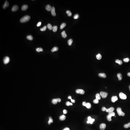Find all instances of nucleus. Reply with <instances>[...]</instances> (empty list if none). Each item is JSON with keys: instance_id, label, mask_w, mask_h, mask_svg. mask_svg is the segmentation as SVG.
Returning <instances> with one entry per match:
<instances>
[{"instance_id": "obj_1", "label": "nucleus", "mask_w": 130, "mask_h": 130, "mask_svg": "<svg viewBox=\"0 0 130 130\" xmlns=\"http://www.w3.org/2000/svg\"><path fill=\"white\" fill-rule=\"evenodd\" d=\"M45 28V25L42 23L37 24L32 27L30 30V32L33 34H36L42 31Z\"/></svg>"}, {"instance_id": "obj_2", "label": "nucleus", "mask_w": 130, "mask_h": 130, "mask_svg": "<svg viewBox=\"0 0 130 130\" xmlns=\"http://www.w3.org/2000/svg\"><path fill=\"white\" fill-rule=\"evenodd\" d=\"M14 87L13 85H7L5 88V94L7 96H11L13 94L14 92Z\"/></svg>"}, {"instance_id": "obj_3", "label": "nucleus", "mask_w": 130, "mask_h": 130, "mask_svg": "<svg viewBox=\"0 0 130 130\" xmlns=\"http://www.w3.org/2000/svg\"><path fill=\"white\" fill-rule=\"evenodd\" d=\"M82 14H83V13L81 10H78V11L77 14L76 16L77 20L78 22L81 24H83L84 23V20L83 19Z\"/></svg>"}, {"instance_id": "obj_4", "label": "nucleus", "mask_w": 130, "mask_h": 130, "mask_svg": "<svg viewBox=\"0 0 130 130\" xmlns=\"http://www.w3.org/2000/svg\"><path fill=\"white\" fill-rule=\"evenodd\" d=\"M27 13V10L25 8L20 9L18 13V16L19 18H21L26 15Z\"/></svg>"}, {"instance_id": "obj_5", "label": "nucleus", "mask_w": 130, "mask_h": 130, "mask_svg": "<svg viewBox=\"0 0 130 130\" xmlns=\"http://www.w3.org/2000/svg\"><path fill=\"white\" fill-rule=\"evenodd\" d=\"M68 13L70 15L73 17H75L77 16L78 11L74 7H71L69 9Z\"/></svg>"}, {"instance_id": "obj_6", "label": "nucleus", "mask_w": 130, "mask_h": 130, "mask_svg": "<svg viewBox=\"0 0 130 130\" xmlns=\"http://www.w3.org/2000/svg\"><path fill=\"white\" fill-rule=\"evenodd\" d=\"M42 12V9L40 7H36L33 9L32 11V14L34 16L39 15Z\"/></svg>"}, {"instance_id": "obj_7", "label": "nucleus", "mask_w": 130, "mask_h": 130, "mask_svg": "<svg viewBox=\"0 0 130 130\" xmlns=\"http://www.w3.org/2000/svg\"><path fill=\"white\" fill-rule=\"evenodd\" d=\"M13 9V5L11 2L9 1L4 8V11L6 13H8L9 11L12 10Z\"/></svg>"}, {"instance_id": "obj_8", "label": "nucleus", "mask_w": 130, "mask_h": 130, "mask_svg": "<svg viewBox=\"0 0 130 130\" xmlns=\"http://www.w3.org/2000/svg\"><path fill=\"white\" fill-rule=\"evenodd\" d=\"M93 55L96 57H99L100 55V52L97 46H95L93 48L92 50Z\"/></svg>"}, {"instance_id": "obj_9", "label": "nucleus", "mask_w": 130, "mask_h": 130, "mask_svg": "<svg viewBox=\"0 0 130 130\" xmlns=\"http://www.w3.org/2000/svg\"><path fill=\"white\" fill-rule=\"evenodd\" d=\"M86 39L84 38H82L80 39L79 40V47L81 48H84L85 47L86 45Z\"/></svg>"}, {"instance_id": "obj_10", "label": "nucleus", "mask_w": 130, "mask_h": 130, "mask_svg": "<svg viewBox=\"0 0 130 130\" xmlns=\"http://www.w3.org/2000/svg\"><path fill=\"white\" fill-rule=\"evenodd\" d=\"M71 40L72 43L74 45H77L79 43V40L77 37L75 36H72L71 37Z\"/></svg>"}, {"instance_id": "obj_11", "label": "nucleus", "mask_w": 130, "mask_h": 130, "mask_svg": "<svg viewBox=\"0 0 130 130\" xmlns=\"http://www.w3.org/2000/svg\"><path fill=\"white\" fill-rule=\"evenodd\" d=\"M88 75V72L86 71L82 70L78 73L77 77L78 78H80L83 77H85Z\"/></svg>"}, {"instance_id": "obj_12", "label": "nucleus", "mask_w": 130, "mask_h": 130, "mask_svg": "<svg viewBox=\"0 0 130 130\" xmlns=\"http://www.w3.org/2000/svg\"><path fill=\"white\" fill-rule=\"evenodd\" d=\"M40 58L43 60H48L49 58V54L47 53H42L40 55Z\"/></svg>"}, {"instance_id": "obj_13", "label": "nucleus", "mask_w": 130, "mask_h": 130, "mask_svg": "<svg viewBox=\"0 0 130 130\" xmlns=\"http://www.w3.org/2000/svg\"><path fill=\"white\" fill-rule=\"evenodd\" d=\"M99 38V36L98 34H95L91 37L90 40V42L91 44H93L95 43Z\"/></svg>"}, {"instance_id": "obj_14", "label": "nucleus", "mask_w": 130, "mask_h": 130, "mask_svg": "<svg viewBox=\"0 0 130 130\" xmlns=\"http://www.w3.org/2000/svg\"><path fill=\"white\" fill-rule=\"evenodd\" d=\"M100 20L101 21L102 23L103 24L106 25L108 23V21L107 18L104 16H100L99 17Z\"/></svg>"}, {"instance_id": "obj_15", "label": "nucleus", "mask_w": 130, "mask_h": 130, "mask_svg": "<svg viewBox=\"0 0 130 130\" xmlns=\"http://www.w3.org/2000/svg\"><path fill=\"white\" fill-rule=\"evenodd\" d=\"M109 63V60L107 58H105L103 60L102 62V67L104 68H106L108 66V64Z\"/></svg>"}, {"instance_id": "obj_16", "label": "nucleus", "mask_w": 130, "mask_h": 130, "mask_svg": "<svg viewBox=\"0 0 130 130\" xmlns=\"http://www.w3.org/2000/svg\"><path fill=\"white\" fill-rule=\"evenodd\" d=\"M54 76L55 77L59 78L61 77H64L65 75L64 73L62 72H57L54 73Z\"/></svg>"}, {"instance_id": "obj_17", "label": "nucleus", "mask_w": 130, "mask_h": 130, "mask_svg": "<svg viewBox=\"0 0 130 130\" xmlns=\"http://www.w3.org/2000/svg\"><path fill=\"white\" fill-rule=\"evenodd\" d=\"M69 43H70V40L69 38H67L64 42H61L60 45L63 47H66L68 46Z\"/></svg>"}, {"instance_id": "obj_18", "label": "nucleus", "mask_w": 130, "mask_h": 130, "mask_svg": "<svg viewBox=\"0 0 130 130\" xmlns=\"http://www.w3.org/2000/svg\"><path fill=\"white\" fill-rule=\"evenodd\" d=\"M119 26V22L117 21H115L111 24L110 27L112 29H115L117 28Z\"/></svg>"}, {"instance_id": "obj_19", "label": "nucleus", "mask_w": 130, "mask_h": 130, "mask_svg": "<svg viewBox=\"0 0 130 130\" xmlns=\"http://www.w3.org/2000/svg\"><path fill=\"white\" fill-rule=\"evenodd\" d=\"M62 33H59L56 35V36L55 38L56 40H59L60 39L62 38Z\"/></svg>"}]
</instances>
